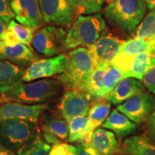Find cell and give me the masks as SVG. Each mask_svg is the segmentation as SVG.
Returning a JSON list of instances; mask_svg holds the SVG:
<instances>
[{"mask_svg": "<svg viewBox=\"0 0 155 155\" xmlns=\"http://www.w3.org/2000/svg\"><path fill=\"white\" fill-rule=\"evenodd\" d=\"M65 88L58 80L44 79L31 83H19L0 95V104L9 102L36 104L61 96Z\"/></svg>", "mask_w": 155, "mask_h": 155, "instance_id": "1", "label": "cell"}, {"mask_svg": "<svg viewBox=\"0 0 155 155\" xmlns=\"http://www.w3.org/2000/svg\"><path fill=\"white\" fill-rule=\"evenodd\" d=\"M95 68L94 59L88 48H76L68 54L65 71L58 75L56 79L68 91L83 92Z\"/></svg>", "mask_w": 155, "mask_h": 155, "instance_id": "2", "label": "cell"}, {"mask_svg": "<svg viewBox=\"0 0 155 155\" xmlns=\"http://www.w3.org/2000/svg\"><path fill=\"white\" fill-rule=\"evenodd\" d=\"M106 29V21L101 14L78 17L66 34L65 50L74 49L81 46L89 48L100 38Z\"/></svg>", "mask_w": 155, "mask_h": 155, "instance_id": "3", "label": "cell"}, {"mask_svg": "<svg viewBox=\"0 0 155 155\" xmlns=\"http://www.w3.org/2000/svg\"><path fill=\"white\" fill-rule=\"evenodd\" d=\"M147 6L144 0H113L106 7L104 15L111 25L129 32L141 22Z\"/></svg>", "mask_w": 155, "mask_h": 155, "instance_id": "4", "label": "cell"}, {"mask_svg": "<svg viewBox=\"0 0 155 155\" xmlns=\"http://www.w3.org/2000/svg\"><path fill=\"white\" fill-rule=\"evenodd\" d=\"M40 129L37 124L23 119H8L0 122V143L17 152L33 139Z\"/></svg>", "mask_w": 155, "mask_h": 155, "instance_id": "5", "label": "cell"}, {"mask_svg": "<svg viewBox=\"0 0 155 155\" xmlns=\"http://www.w3.org/2000/svg\"><path fill=\"white\" fill-rule=\"evenodd\" d=\"M66 31L62 27L48 25L42 27L35 35L32 40V47L42 55L54 56L65 50Z\"/></svg>", "mask_w": 155, "mask_h": 155, "instance_id": "6", "label": "cell"}, {"mask_svg": "<svg viewBox=\"0 0 155 155\" xmlns=\"http://www.w3.org/2000/svg\"><path fill=\"white\" fill-rule=\"evenodd\" d=\"M44 23L71 28L77 16L68 0H39Z\"/></svg>", "mask_w": 155, "mask_h": 155, "instance_id": "7", "label": "cell"}, {"mask_svg": "<svg viewBox=\"0 0 155 155\" xmlns=\"http://www.w3.org/2000/svg\"><path fill=\"white\" fill-rule=\"evenodd\" d=\"M38 122L42 137L48 144L55 145L68 141V123L59 112L48 108L41 114Z\"/></svg>", "mask_w": 155, "mask_h": 155, "instance_id": "8", "label": "cell"}, {"mask_svg": "<svg viewBox=\"0 0 155 155\" xmlns=\"http://www.w3.org/2000/svg\"><path fill=\"white\" fill-rule=\"evenodd\" d=\"M116 109L131 121L140 124L155 111V97L149 93L141 92L120 104Z\"/></svg>", "mask_w": 155, "mask_h": 155, "instance_id": "9", "label": "cell"}, {"mask_svg": "<svg viewBox=\"0 0 155 155\" xmlns=\"http://www.w3.org/2000/svg\"><path fill=\"white\" fill-rule=\"evenodd\" d=\"M91 101V96L86 92L68 91L62 95L58 103V112L68 123L78 116H86Z\"/></svg>", "mask_w": 155, "mask_h": 155, "instance_id": "10", "label": "cell"}, {"mask_svg": "<svg viewBox=\"0 0 155 155\" xmlns=\"http://www.w3.org/2000/svg\"><path fill=\"white\" fill-rule=\"evenodd\" d=\"M123 40L111 32H104L97 41L88 48L95 66L110 65L111 62L119 53Z\"/></svg>", "mask_w": 155, "mask_h": 155, "instance_id": "11", "label": "cell"}, {"mask_svg": "<svg viewBox=\"0 0 155 155\" xmlns=\"http://www.w3.org/2000/svg\"><path fill=\"white\" fill-rule=\"evenodd\" d=\"M67 55L65 54H61L53 58L38 60L25 70L22 81L29 82L36 79L61 74L65 71Z\"/></svg>", "mask_w": 155, "mask_h": 155, "instance_id": "12", "label": "cell"}, {"mask_svg": "<svg viewBox=\"0 0 155 155\" xmlns=\"http://www.w3.org/2000/svg\"><path fill=\"white\" fill-rule=\"evenodd\" d=\"M49 108L48 104L25 105L15 102L0 104V122L8 119H23L38 124L40 116Z\"/></svg>", "mask_w": 155, "mask_h": 155, "instance_id": "13", "label": "cell"}, {"mask_svg": "<svg viewBox=\"0 0 155 155\" xmlns=\"http://www.w3.org/2000/svg\"><path fill=\"white\" fill-rule=\"evenodd\" d=\"M11 6L20 24L37 29L43 25L39 0H12Z\"/></svg>", "mask_w": 155, "mask_h": 155, "instance_id": "14", "label": "cell"}, {"mask_svg": "<svg viewBox=\"0 0 155 155\" xmlns=\"http://www.w3.org/2000/svg\"><path fill=\"white\" fill-rule=\"evenodd\" d=\"M0 60L7 61L21 65H30L38 58L26 45L18 43L8 45L4 41H0Z\"/></svg>", "mask_w": 155, "mask_h": 155, "instance_id": "15", "label": "cell"}, {"mask_svg": "<svg viewBox=\"0 0 155 155\" xmlns=\"http://www.w3.org/2000/svg\"><path fill=\"white\" fill-rule=\"evenodd\" d=\"M144 91V86L134 78L121 79L105 98L114 105L121 104L131 97Z\"/></svg>", "mask_w": 155, "mask_h": 155, "instance_id": "16", "label": "cell"}, {"mask_svg": "<svg viewBox=\"0 0 155 155\" xmlns=\"http://www.w3.org/2000/svg\"><path fill=\"white\" fill-rule=\"evenodd\" d=\"M90 143L101 155L121 154V144L115 134L102 128L94 131Z\"/></svg>", "mask_w": 155, "mask_h": 155, "instance_id": "17", "label": "cell"}, {"mask_svg": "<svg viewBox=\"0 0 155 155\" xmlns=\"http://www.w3.org/2000/svg\"><path fill=\"white\" fill-rule=\"evenodd\" d=\"M102 127L113 131L119 139H124L131 135L137 129V124L131 121L116 108L111 111Z\"/></svg>", "mask_w": 155, "mask_h": 155, "instance_id": "18", "label": "cell"}, {"mask_svg": "<svg viewBox=\"0 0 155 155\" xmlns=\"http://www.w3.org/2000/svg\"><path fill=\"white\" fill-rule=\"evenodd\" d=\"M95 129L88 116H78L68 122V142L83 144L90 142Z\"/></svg>", "mask_w": 155, "mask_h": 155, "instance_id": "19", "label": "cell"}, {"mask_svg": "<svg viewBox=\"0 0 155 155\" xmlns=\"http://www.w3.org/2000/svg\"><path fill=\"white\" fill-rule=\"evenodd\" d=\"M25 70L7 61L0 60V95L23 82Z\"/></svg>", "mask_w": 155, "mask_h": 155, "instance_id": "20", "label": "cell"}, {"mask_svg": "<svg viewBox=\"0 0 155 155\" xmlns=\"http://www.w3.org/2000/svg\"><path fill=\"white\" fill-rule=\"evenodd\" d=\"M121 154L124 155H155V144L144 135L129 137L121 144Z\"/></svg>", "mask_w": 155, "mask_h": 155, "instance_id": "21", "label": "cell"}, {"mask_svg": "<svg viewBox=\"0 0 155 155\" xmlns=\"http://www.w3.org/2000/svg\"><path fill=\"white\" fill-rule=\"evenodd\" d=\"M111 104L105 97L91 101L87 115L95 129L103 124L108 118L111 109Z\"/></svg>", "mask_w": 155, "mask_h": 155, "instance_id": "22", "label": "cell"}, {"mask_svg": "<svg viewBox=\"0 0 155 155\" xmlns=\"http://www.w3.org/2000/svg\"><path fill=\"white\" fill-rule=\"evenodd\" d=\"M155 65V57L152 54L143 53L136 55L130 71L122 75V78H134L142 80L143 76L150 68Z\"/></svg>", "mask_w": 155, "mask_h": 155, "instance_id": "23", "label": "cell"}, {"mask_svg": "<svg viewBox=\"0 0 155 155\" xmlns=\"http://www.w3.org/2000/svg\"><path fill=\"white\" fill-rule=\"evenodd\" d=\"M119 53L131 55L148 53L155 57V39L145 40L134 38L124 42L120 48Z\"/></svg>", "mask_w": 155, "mask_h": 155, "instance_id": "24", "label": "cell"}, {"mask_svg": "<svg viewBox=\"0 0 155 155\" xmlns=\"http://www.w3.org/2000/svg\"><path fill=\"white\" fill-rule=\"evenodd\" d=\"M108 66V65L96 66L87 81L83 92H86L90 95L92 100L101 98V92L103 87V79Z\"/></svg>", "mask_w": 155, "mask_h": 155, "instance_id": "25", "label": "cell"}, {"mask_svg": "<svg viewBox=\"0 0 155 155\" xmlns=\"http://www.w3.org/2000/svg\"><path fill=\"white\" fill-rule=\"evenodd\" d=\"M51 149L50 145L45 140L39 132L33 139L29 141L17 152V155H48Z\"/></svg>", "mask_w": 155, "mask_h": 155, "instance_id": "26", "label": "cell"}, {"mask_svg": "<svg viewBox=\"0 0 155 155\" xmlns=\"http://www.w3.org/2000/svg\"><path fill=\"white\" fill-rule=\"evenodd\" d=\"M77 17L99 12L104 2L103 0H68Z\"/></svg>", "mask_w": 155, "mask_h": 155, "instance_id": "27", "label": "cell"}, {"mask_svg": "<svg viewBox=\"0 0 155 155\" xmlns=\"http://www.w3.org/2000/svg\"><path fill=\"white\" fill-rule=\"evenodd\" d=\"M123 73L115 65H109L106 69L104 79H103V87L101 92V98L105 97L109 94L118 83L121 80Z\"/></svg>", "mask_w": 155, "mask_h": 155, "instance_id": "28", "label": "cell"}, {"mask_svg": "<svg viewBox=\"0 0 155 155\" xmlns=\"http://www.w3.org/2000/svg\"><path fill=\"white\" fill-rule=\"evenodd\" d=\"M7 29L14 32L20 43L30 45L32 43L37 28L18 24L15 20H11L9 23Z\"/></svg>", "mask_w": 155, "mask_h": 155, "instance_id": "29", "label": "cell"}, {"mask_svg": "<svg viewBox=\"0 0 155 155\" xmlns=\"http://www.w3.org/2000/svg\"><path fill=\"white\" fill-rule=\"evenodd\" d=\"M135 38L145 40L155 39V9H151L143 19L136 32Z\"/></svg>", "mask_w": 155, "mask_h": 155, "instance_id": "30", "label": "cell"}, {"mask_svg": "<svg viewBox=\"0 0 155 155\" xmlns=\"http://www.w3.org/2000/svg\"><path fill=\"white\" fill-rule=\"evenodd\" d=\"M135 55L119 53L111 62V64L117 67L121 71L122 73L124 74L130 71Z\"/></svg>", "mask_w": 155, "mask_h": 155, "instance_id": "31", "label": "cell"}, {"mask_svg": "<svg viewBox=\"0 0 155 155\" xmlns=\"http://www.w3.org/2000/svg\"><path fill=\"white\" fill-rule=\"evenodd\" d=\"M73 155H101L90 142L79 144L76 146L70 145Z\"/></svg>", "mask_w": 155, "mask_h": 155, "instance_id": "32", "label": "cell"}, {"mask_svg": "<svg viewBox=\"0 0 155 155\" xmlns=\"http://www.w3.org/2000/svg\"><path fill=\"white\" fill-rule=\"evenodd\" d=\"M12 0H0V17L6 24L10 22L15 15L12 9Z\"/></svg>", "mask_w": 155, "mask_h": 155, "instance_id": "33", "label": "cell"}, {"mask_svg": "<svg viewBox=\"0 0 155 155\" xmlns=\"http://www.w3.org/2000/svg\"><path fill=\"white\" fill-rule=\"evenodd\" d=\"M145 122L144 136L155 144V111Z\"/></svg>", "mask_w": 155, "mask_h": 155, "instance_id": "34", "label": "cell"}, {"mask_svg": "<svg viewBox=\"0 0 155 155\" xmlns=\"http://www.w3.org/2000/svg\"><path fill=\"white\" fill-rule=\"evenodd\" d=\"M142 81L147 89L155 94V65L147 71L143 76Z\"/></svg>", "mask_w": 155, "mask_h": 155, "instance_id": "35", "label": "cell"}, {"mask_svg": "<svg viewBox=\"0 0 155 155\" xmlns=\"http://www.w3.org/2000/svg\"><path fill=\"white\" fill-rule=\"evenodd\" d=\"M48 155H73L68 144H55L50 149Z\"/></svg>", "mask_w": 155, "mask_h": 155, "instance_id": "36", "label": "cell"}, {"mask_svg": "<svg viewBox=\"0 0 155 155\" xmlns=\"http://www.w3.org/2000/svg\"><path fill=\"white\" fill-rule=\"evenodd\" d=\"M0 155H16L15 151L9 150L0 143Z\"/></svg>", "mask_w": 155, "mask_h": 155, "instance_id": "37", "label": "cell"}, {"mask_svg": "<svg viewBox=\"0 0 155 155\" xmlns=\"http://www.w3.org/2000/svg\"><path fill=\"white\" fill-rule=\"evenodd\" d=\"M7 26L6 25V23L0 17V41H2L3 37L7 31Z\"/></svg>", "mask_w": 155, "mask_h": 155, "instance_id": "38", "label": "cell"}, {"mask_svg": "<svg viewBox=\"0 0 155 155\" xmlns=\"http://www.w3.org/2000/svg\"><path fill=\"white\" fill-rule=\"evenodd\" d=\"M149 9H155V0H144Z\"/></svg>", "mask_w": 155, "mask_h": 155, "instance_id": "39", "label": "cell"}, {"mask_svg": "<svg viewBox=\"0 0 155 155\" xmlns=\"http://www.w3.org/2000/svg\"><path fill=\"white\" fill-rule=\"evenodd\" d=\"M106 2H111V1H113V0H106Z\"/></svg>", "mask_w": 155, "mask_h": 155, "instance_id": "40", "label": "cell"}, {"mask_svg": "<svg viewBox=\"0 0 155 155\" xmlns=\"http://www.w3.org/2000/svg\"><path fill=\"white\" fill-rule=\"evenodd\" d=\"M115 155H124V154H115Z\"/></svg>", "mask_w": 155, "mask_h": 155, "instance_id": "41", "label": "cell"}, {"mask_svg": "<svg viewBox=\"0 0 155 155\" xmlns=\"http://www.w3.org/2000/svg\"><path fill=\"white\" fill-rule=\"evenodd\" d=\"M103 1H104V0H103Z\"/></svg>", "mask_w": 155, "mask_h": 155, "instance_id": "42", "label": "cell"}]
</instances>
